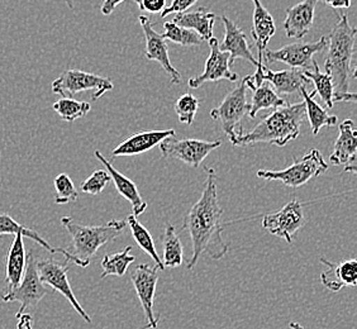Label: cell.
<instances>
[{
	"mask_svg": "<svg viewBox=\"0 0 357 329\" xmlns=\"http://www.w3.org/2000/svg\"><path fill=\"white\" fill-rule=\"evenodd\" d=\"M211 55L206 61V68L203 74L197 77L189 79V88L198 89L203 84L209 82H220V80H228V82H237L238 75L231 71V56L226 51H220V42L217 38L212 37L209 40Z\"/></svg>",
	"mask_w": 357,
	"mask_h": 329,
	"instance_id": "cell-15",
	"label": "cell"
},
{
	"mask_svg": "<svg viewBox=\"0 0 357 329\" xmlns=\"http://www.w3.org/2000/svg\"><path fill=\"white\" fill-rule=\"evenodd\" d=\"M198 0H172V6L165 8L161 12V17L165 18L169 14L172 13H183L186 12L189 8H192Z\"/></svg>",
	"mask_w": 357,
	"mask_h": 329,
	"instance_id": "cell-39",
	"label": "cell"
},
{
	"mask_svg": "<svg viewBox=\"0 0 357 329\" xmlns=\"http://www.w3.org/2000/svg\"><path fill=\"white\" fill-rule=\"evenodd\" d=\"M52 108L63 121L75 122L89 113L91 105L86 102L75 100L73 98H61L54 104Z\"/></svg>",
	"mask_w": 357,
	"mask_h": 329,
	"instance_id": "cell-33",
	"label": "cell"
},
{
	"mask_svg": "<svg viewBox=\"0 0 357 329\" xmlns=\"http://www.w3.org/2000/svg\"><path fill=\"white\" fill-rule=\"evenodd\" d=\"M301 95L304 99L305 104V113L310 119V128L313 136H318L322 127H333L338 122L336 116H330L327 110L323 109L319 104L314 102V96L317 95L316 90H313L310 94L307 93V89L301 90Z\"/></svg>",
	"mask_w": 357,
	"mask_h": 329,
	"instance_id": "cell-28",
	"label": "cell"
},
{
	"mask_svg": "<svg viewBox=\"0 0 357 329\" xmlns=\"http://www.w3.org/2000/svg\"><path fill=\"white\" fill-rule=\"evenodd\" d=\"M328 170V164L324 161L322 153L313 148L301 160H294V164L287 167L285 170L270 171V170H259L256 172L257 178L264 180H278L289 188H301L308 184L310 180L321 176L323 172Z\"/></svg>",
	"mask_w": 357,
	"mask_h": 329,
	"instance_id": "cell-5",
	"label": "cell"
},
{
	"mask_svg": "<svg viewBox=\"0 0 357 329\" xmlns=\"http://www.w3.org/2000/svg\"><path fill=\"white\" fill-rule=\"evenodd\" d=\"M122 1H124V0H104L103 6H102V13L104 15H109Z\"/></svg>",
	"mask_w": 357,
	"mask_h": 329,
	"instance_id": "cell-41",
	"label": "cell"
},
{
	"mask_svg": "<svg viewBox=\"0 0 357 329\" xmlns=\"http://www.w3.org/2000/svg\"><path fill=\"white\" fill-rule=\"evenodd\" d=\"M131 251L132 247L128 246L116 254H105L102 260L103 273L100 275V279H104L107 276H123L131 266V263L136 260V257L131 254Z\"/></svg>",
	"mask_w": 357,
	"mask_h": 329,
	"instance_id": "cell-31",
	"label": "cell"
},
{
	"mask_svg": "<svg viewBox=\"0 0 357 329\" xmlns=\"http://www.w3.org/2000/svg\"><path fill=\"white\" fill-rule=\"evenodd\" d=\"M254 3V24H252V38L257 48V68H261L264 63V51L266 49L268 41L276 32L274 18L268 13V9L262 6L261 0H252ZM256 68V69H257Z\"/></svg>",
	"mask_w": 357,
	"mask_h": 329,
	"instance_id": "cell-21",
	"label": "cell"
},
{
	"mask_svg": "<svg viewBox=\"0 0 357 329\" xmlns=\"http://www.w3.org/2000/svg\"><path fill=\"white\" fill-rule=\"evenodd\" d=\"M70 262L65 260L63 263H60L59 261H56L54 257H48L43 260L37 261V270L40 279L45 285H48L50 288L54 289L57 293L63 295L68 302L73 305V308L75 309L77 314L83 318L86 323L91 324V318L88 316V313L84 310L83 307L80 305V303L77 302L75 294L71 289L69 279H68V273H69Z\"/></svg>",
	"mask_w": 357,
	"mask_h": 329,
	"instance_id": "cell-10",
	"label": "cell"
},
{
	"mask_svg": "<svg viewBox=\"0 0 357 329\" xmlns=\"http://www.w3.org/2000/svg\"><path fill=\"white\" fill-rule=\"evenodd\" d=\"M220 144L222 142L220 139L208 142L192 138L175 139V137H170L160 144V151L162 158H175L194 169H198L214 150L220 148Z\"/></svg>",
	"mask_w": 357,
	"mask_h": 329,
	"instance_id": "cell-9",
	"label": "cell"
},
{
	"mask_svg": "<svg viewBox=\"0 0 357 329\" xmlns=\"http://www.w3.org/2000/svg\"><path fill=\"white\" fill-rule=\"evenodd\" d=\"M17 329H33V316L29 313L17 316Z\"/></svg>",
	"mask_w": 357,
	"mask_h": 329,
	"instance_id": "cell-40",
	"label": "cell"
},
{
	"mask_svg": "<svg viewBox=\"0 0 357 329\" xmlns=\"http://www.w3.org/2000/svg\"><path fill=\"white\" fill-rule=\"evenodd\" d=\"M66 3H68V6H69L70 8H73V0H65Z\"/></svg>",
	"mask_w": 357,
	"mask_h": 329,
	"instance_id": "cell-44",
	"label": "cell"
},
{
	"mask_svg": "<svg viewBox=\"0 0 357 329\" xmlns=\"http://www.w3.org/2000/svg\"><path fill=\"white\" fill-rule=\"evenodd\" d=\"M61 224L71 236V254L75 256L77 266L88 268L99 248L122 234L127 222L112 220L103 226H83L76 223L71 217H63Z\"/></svg>",
	"mask_w": 357,
	"mask_h": 329,
	"instance_id": "cell-4",
	"label": "cell"
},
{
	"mask_svg": "<svg viewBox=\"0 0 357 329\" xmlns=\"http://www.w3.org/2000/svg\"><path fill=\"white\" fill-rule=\"evenodd\" d=\"M246 85H259L261 82H268L278 94H294L301 90L307 89L313 84L302 69H288L282 71H273L265 65L257 68L255 75L245 77Z\"/></svg>",
	"mask_w": 357,
	"mask_h": 329,
	"instance_id": "cell-13",
	"label": "cell"
},
{
	"mask_svg": "<svg viewBox=\"0 0 357 329\" xmlns=\"http://www.w3.org/2000/svg\"><path fill=\"white\" fill-rule=\"evenodd\" d=\"M138 21L144 29V38H146V51H144V57L147 60H153L158 61L162 69L165 70L166 74L172 76V84H178L181 82V75L178 70L175 69L170 62L169 57V48L166 43L165 38L153 29L151 22L149 17L141 15Z\"/></svg>",
	"mask_w": 357,
	"mask_h": 329,
	"instance_id": "cell-17",
	"label": "cell"
},
{
	"mask_svg": "<svg viewBox=\"0 0 357 329\" xmlns=\"http://www.w3.org/2000/svg\"><path fill=\"white\" fill-rule=\"evenodd\" d=\"M248 88L252 90V103L250 104L248 112L251 118L256 117L260 110L276 109L288 104L268 82H261L259 85H248Z\"/></svg>",
	"mask_w": 357,
	"mask_h": 329,
	"instance_id": "cell-27",
	"label": "cell"
},
{
	"mask_svg": "<svg viewBox=\"0 0 357 329\" xmlns=\"http://www.w3.org/2000/svg\"><path fill=\"white\" fill-rule=\"evenodd\" d=\"M164 29L165 32L162 33V37L165 40L178 43L180 46H199L203 43V38L200 37L197 32H194L192 29L181 27L172 22H165L164 23Z\"/></svg>",
	"mask_w": 357,
	"mask_h": 329,
	"instance_id": "cell-34",
	"label": "cell"
},
{
	"mask_svg": "<svg viewBox=\"0 0 357 329\" xmlns=\"http://www.w3.org/2000/svg\"><path fill=\"white\" fill-rule=\"evenodd\" d=\"M162 263L165 268H180L184 263L183 243L172 223H167L164 234V257Z\"/></svg>",
	"mask_w": 357,
	"mask_h": 329,
	"instance_id": "cell-29",
	"label": "cell"
},
{
	"mask_svg": "<svg viewBox=\"0 0 357 329\" xmlns=\"http://www.w3.org/2000/svg\"><path fill=\"white\" fill-rule=\"evenodd\" d=\"M158 270L160 268L156 265L150 266L147 263H139L131 275L133 286L137 293L138 299L142 305V310L147 321L144 329L158 328V318L155 316L153 313V304L158 288Z\"/></svg>",
	"mask_w": 357,
	"mask_h": 329,
	"instance_id": "cell-14",
	"label": "cell"
},
{
	"mask_svg": "<svg viewBox=\"0 0 357 329\" xmlns=\"http://www.w3.org/2000/svg\"><path fill=\"white\" fill-rule=\"evenodd\" d=\"M96 158L103 164L104 167L110 175V178L113 180L117 192L123 197L124 199L128 200L132 206V214L135 217H139L142 213L147 209V203L141 194L138 192L137 186L132 181L131 178L124 176L122 172L118 171L114 169V166L110 164L107 158H104L100 151L94 152Z\"/></svg>",
	"mask_w": 357,
	"mask_h": 329,
	"instance_id": "cell-22",
	"label": "cell"
},
{
	"mask_svg": "<svg viewBox=\"0 0 357 329\" xmlns=\"http://www.w3.org/2000/svg\"><path fill=\"white\" fill-rule=\"evenodd\" d=\"M322 1L333 9H344V8H350L351 6V0H322Z\"/></svg>",
	"mask_w": 357,
	"mask_h": 329,
	"instance_id": "cell-42",
	"label": "cell"
},
{
	"mask_svg": "<svg viewBox=\"0 0 357 329\" xmlns=\"http://www.w3.org/2000/svg\"><path fill=\"white\" fill-rule=\"evenodd\" d=\"M323 265L327 266V271L321 275V282L332 293H338L341 289L354 288L357 284V261H341L338 263L321 259Z\"/></svg>",
	"mask_w": 357,
	"mask_h": 329,
	"instance_id": "cell-19",
	"label": "cell"
},
{
	"mask_svg": "<svg viewBox=\"0 0 357 329\" xmlns=\"http://www.w3.org/2000/svg\"><path fill=\"white\" fill-rule=\"evenodd\" d=\"M250 112V104L248 103V85L245 79L225 98L220 107L211 110V117L218 122L228 139L232 142L237 125L242 118L248 116Z\"/></svg>",
	"mask_w": 357,
	"mask_h": 329,
	"instance_id": "cell-8",
	"label": "cell"
},
{
	"mask_svg": "<svg viewBox=\"0 0 357 329\" xmlns=\"http://www.w3.org/2000/svg\"><path fill=\"white\" fill-rule=\"evenodd\" d=\"M206 181L200 199L189 209L183 229L190 236L192 254L188 268L192 270L203 254L212 260H222L228 252V243L223 240V209L218 199L217 175L206 167Z\"/></svg>",
	"mask_w": 357,
	"mask_h": 329,
	"instance_id": "cell-1",
	"label": "cell"
},
{
	"mask_svg": "<svg viewBox=\"0 0 357 329\" xmlns=\"http://www.w3.org/2000/svg\"><path fill=\"white\" fill-rule=\"evenodd\" d=\"M328 40L322 37L317 42H296L287 45L280 49H265L264 51V61L268 63L284 62L293 69L313 70V56L322 52L327 48Z\"/></svg>",
	"mask_w": 357,
	"mask_h": 329,
	"instance_id": "cell-11",
	"label": "cell"
},
{
	"mask_svg": "<svg viewBox=\"0 0 357 329\" xmlns=\"http://www.w3.org/2000/svg\"><path fill=\"white\" fill-rule=\"evenodd\" d=\"M110 175L107 170H96L82 184V190L90 195H98L110 183Z\"/></svg>",
	"mask_w": 357,
	"mask_h": 329,
	"instance_id": "cell-37",
	"label": "cell"
},
{
	"mask_svg": "<svg viewBox=\"0 0 357 329\" xmlns=\"http://www.w3.org/2000/svg\"><path fill=\"white\" fill-rule=\"evenodd\" d=\"M54 185L56 190L55 201L57 204L74 203L79 198V192L68 174L62 172L57 175L54 180Z\"/></svg>",
	"mask_w": 357,
	"mask_h": 329,
	"instance_id": "cell-35",
	"label": "cell"
},
{
	"mask_svg": "<svg viewBox=\"0 0 357 329\" xmlns=\"http://www.w3.org/2000/svg\"><path fill=\"white\" fill-rule=\"evenodd\" d=\"M289 326H290V328L291 329H304L303 328L302 324H299V323L291 322Z\"/></svg>",
	"mask_w": 357,
	"mask_h": 329,
	"instance_id": "cell-43",
	"label": "cell"
},
{
	"mask_svg": "<svg viewBox=\"0 0 357 329\" xmlns=\"http://www.w3.org/2000/svg\"><path fill=\"white\" fill-rule=\"evenodd\" d=\"M215 20H217L215 14L206 12L204 8H199L195 12L176 13L175 18L172 20V23L188 29H194L204 41H209L213 37Z\"/></svg>",
	"mask_w": 357,
	"mask_h": 329,
	"instance_id": "cell-26",
	"label": "cell"
},
{
	"mask_svg": "<svg viewBox=\"0 0 357 329\" xmlns=\"http://www.w3.org/2000/svg\"><path fill=\"white\" fill-rule=\"evenodd\" d=\"M127 224L131 228L132 237H133V240H136V243L139 246V248L144 251V254H149L152 260L155 261V265L160 270H165L162 260L160 259L158 251H156V247H155L151 234L149 232V229L142 226L138 222L137 217H135L133 214L128 215Z\"/></svg>",
	"mask_w": 357,
	"mask_h": 329,
	"instance_id": "cell-30",
	"label": "cell"
},
{
	"mask_svg": "<svg viewBox=\"0 0 357 329\" xmlns=\"http://www.w3.org/2000/svg\"><path fill=\"white\" fill-rule=\"evenodd\" d=\"M357 29L352 27L349 22V17L342 14L340 21L330 36L327 37V57L324 68L327 74H330L335 89V102H356L355 93L349 91L350 82L349 77L352 72V77H356V72L352 68V60L355 54Z\"/></svg>",
	"mask_w": 357,
	"mask_h": 329,
	"instance_id": "cell-2",
	"label": "cell"
},
{
	"mask_svg": "<svg viewBox=\"0 0 357 329\" xmlns=\"http://www.w3.org/2000/svg\"><path fill=\"white\" fill-rule=\"evenodd\" d=\"M222 21L225 24V40L220 45V51H226L231 56V63L237 59H243L257 68V60L252 55L251 48L248 46V38L245 32L228 17L223 15Z\"/></svg>",
	"mask_w": 357,
	"mask_h": 329,
	"instance_id": "cell-23",
	"label": "cell"
},
{
	"mask_svg": "<svg viewBox=\"0 0 357 329\" xmlns=\"http://www.w3.org/2000/svg\"><path fill=\"white\" fill-rule=\"evenodd\" d=\"M139 10L147 13H161L166 8V0H135Z\"/></svg>",
	"mask_w": 357,
	"mask_h": 329,
	"instance_id": "cell-38",
	"label": "cell"
},
{
	"mask_svg": "<svg viewBox=\"0 0 357 329\" xmlns=\"http://www.w3.org/2000/svg\"><path fill=\"white\" fill-rule=\"evenodd\" d=\"M1 234H21L23 237H27L32 240H35L36 243H38L40 246L43 247L45 250H47L50 254H60L65 256V260L69 261L77 265V260L75 256L69 252L68 250L61 248V247L51 246L47 240H43L38 232H36L33 229H29L26 227L20 224L17 220H13L10 215L8 214H0V236Z\"/></svg>",
	"mask_w": 357,
	"mask_h": 329,
	"instance_id": "cell-25",
	"label": "cell"
},
{
	"mask_svg": "<svg viewBox=\"0 0 357 329\" xmlns=\"http://www.w3.org/2000/svg\"><path fill=\"white\" fill-rule=\"evenodd\" d=\"M52 93L62 98L71 96L93 90V99L96 100L107 91L113 89V82L108 77L85 72L82 70H68L52 82Z\"/></svg>",
	"mask_w": 357,
	"mask_h": 329,
	"instance_id": "cell-7",
	"label": "cell"
},
{
	"mask_svg": "<svg viewBox=\"0 0 357 329\" xmlns=\"http://www.w3.org/2000/svg\"><path fill=\"white\" fill-rule=\"evenodd\" d=\"M13 243L8 250L6 257V279L4 284L7 289L3 293H9L17 288L21 282L24 270L27 266V252L23 242V236L14 234Z\"/></svg>",
	"mask_w": 357,
	"mask_h": 329,
	"instance_id": "cell-24",
	"label": "cell"
},
{
	"mask_svg": "<svg viewBox=\"0 0 357 329\" xmlns=\"http://www.w3.org/2000/svg\"><path fill=\"white\" fill-rule=\"evenodd\" d=\"M305 224V217L302 203L299 200H291L282 206L279 212L266 214L262 218V228L268 234L287 240L293 242L296 232H299Z\"/></svg>",
	"mask_w": 357,
	"mask_h": 329,
	"instance_id": "cell-12",
	"label": "cell"
},
{
	"mask_svg": "<svg viewBox=\"0 0 357 329\" xmlns=\"http://www.w3.org/2000/svg\"><path fill=\"white\" fill-rule=\"evenodd\" d=\"M305 117L307 113L304 102L291 105L287 104L271 112L250 132L245 133L240 127L231 144L234 146L271 144L284 147L299 137L301 127Z\"/></svg>",
	"mask_w": 357,
	"mask_h": 329,
	"instance_id": "cell-3",
	"label": "cell"
},
{
	"mask_svg": "<svg viewBox=\"0 0 357 329\" xmlns=\"http://www.w3.org/2000/svg\"><path fill=\"white\" fill-rule=\"evenodd\" d=\"M318 0H303L302 3L287 9V18L284 21V29L289 38L302 40L310 32L314 22Z\"/></svg>",
	"mask_w": 357,
	"mask_h": 329,
	"instance_id": "cell-20",
	"label": "cell"
},
{
	"mask_svg": "<svg viewBox=\"0 0 357 329\" xmlns=\"http://www.w3.org/2000/svg\"><path fill=\"white\" fill-rule=\"evenodd\" d=\"M175 130H144L133 135L132 137L118 144L112 152L113 158L122 156H137L144 152L150 151L155 146L161 144L166 138L175 137Z\"/></svg>",
	"mask_w": 357,
	"mask_h": 329,
	"instance_id": "cell-18",
	"label": "cell"
},
{
	"mask_svg": "<svg viewBox=\"0 0 357 329\" xmlns=\"http://www.w3.org/2000/svg\"><path fill=\"white\" fill-rule=\"evenodd\" d=\"M357 132L354 121L346 119L340 124V135L331 153L330 162L342 166L344 172L356 174Z\"/></svg>",
	"mask_w": 357,
	"mask_h": 329,
	"instance_id": "cell-16",
	"label": "cell"
},
{
	"mask_svg": "<svg viewBox=\"0 0 357 329\" xmlns=\"http://www.w3.org/2000/svg\"><path fill=\"white\" fill-rule=\"evenodd\" d=\"M47 294L48 289L40 279L35 251L32 250L27 256V266L20 285L9 293H1V300L6 303H21V308L17 313L18 316L24 313V310L29 307L36 308Z\"/></svg>",
	"mask_w": 357,
	"mask_h": 329,
	"instance_id": "cell-6",
	"label": "cell"
},
{
	"mask_svg": "<svg viewBox=\"0 0 357 329\" xmlns=\"http://www.w3.org/2000/svg\"><path fill=\"white\" fill-rule=\"evenodd\" d=\"M304 75L310 79L314 85L317 94L321 96L323 103L328 108H333L335 105V89L333 82L330 74L322 72L316 61L313 62V70H303Z\"/></svg>",
	"mask_w": 357,
	"mask_h": 329,
	"instance_id": "cell-32",
	"label": "cell"
},
{
	"mask_svg": "<svg viewBox=\"0 0 357 329\" xmlns=\"http://www.w3.org/2000/svg\"><path fill=\"white\" fill-rule=\"evenodd\" d=\"M174 109L176 112L178 121L181 123L192 125L195 114L199 109V100L192 94H184L175 102Z\"/></svg>",
	"mask_w": 357,
	"mask_h": 329,
	"instance_id": "cell-36",
	"label": "cell"
}]
</instances>
